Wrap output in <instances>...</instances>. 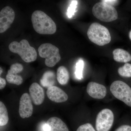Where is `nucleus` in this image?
Listing matches in <instances>:
<instances>
[{
	"mask_svg": "<svg viewBox=\"0 0 131 131\" xmlns=\"http://www.w3.org/2000/svg\"><path fill=\"white\" fill-rule=\"evenodd\" d=\"M40 82L42 86L44 87L49 88L54 86L55 82L54 73L51 71L46 72L43 75Z\"/></svg>",
	"mask_w": 131,
	"mask_h": 131,
	"instance_id": "obj_16",
	"label": "nucleus"
},
{
	"mask_svg": "<svg viewBox=\"0 0 131 131\" xmlns=\"http://www.w3.org/2000/svg\"><path fill=\"white\" fill-rule=\"evenodd\" d=\"M31 100L34 104L39 105L43 103L45 99V93L43 89L37 83H33L29 89Z\"/></svg>",
	"mask_w": 131,
	"mask_h": 131,
	"instance_id": "obj_12",
	"label": "nucleus"
},
{
	"mask_svg": "<svg viewBox=\"0 0 131 131\" xmlns=\"http://www.w3.org/2000/svg\"><path fill=\"white\" fill-rule=\"evenodd\" d=\"M6 84V80L2 78H0V89L2 90L5 88Z\"/></svg>",
	"mask_w": 131,
	"mask_h": 131,
	"instance_id": "obj_27",
	"label": "nucleus"
},
{
	"mask_svg": "<svg viewBox=\"0 0 131 131\" xmlns=\"http://www.w3.org/2000/svg\"><path fill=\"white\" fill-rule=\"evenodd\" d=\"M102 1L113 7L114 6H116L119 2V1L116 0H103Z\"/></svg>",
	"mask_w": 131,
	"mask_h": 131,
	"instance_id": "obj_25",
	"label": "nucleus"
},
{
	"mask_svg": "<svg viewBox=\"0 0 131 131\" xmlns=\"http://www.w3.org/2000/svg\"><path fill=\"white\" fill-rule=\"evenodd\" d=\"M47 123L51 131H69L65 123L58 117H51L47 120Z\"/></svg>",
	"mask_w": 131,
	"mask_h": 131,
	"instance_id": "obj_13",
	"label": "nucleus"
},
{
	"mask_svg": "<svg viewBox=\"0 0 131 131\" xmlns=\"http://www.w3.org/2000/svg\"><path fill=\"white\" fill-rule=\"evenodd\" d=\"M57 80L61 85L67 84L69 80V74L67 68L63 66L59 67L57 70Z\"/></svg>",
	"mask_w": 131,
	"mask_h": 131,
	"instance_id": "obj_15",
	"label": "nucleus"
},
{
	"mask_svg": "<svg viewBox=\"0 0 131 131\" xmlns=\"http://www.w3.org/2000/svg\"><path fill=\"white\" fill-rule=\"evenodd\" d=\"M6 78L8 82L16 85H20L23 82L22 77L21 76L18 74H14L7 73Z\"/></svg>",
	"mask_w": 131,
	"mask_h": 131,
	"instance_id": "obj_18",
	"label": "nucleus"
},
{
	"mask_svg": "<svg viewBox=\"0 0 131 131\" xmlns=\"http://www.w3.org/2000/svg\"><path fill=\"white\" fill-rule=\"evenodd\" d=\"M31 21L34 30L39 34L51 35L56 31V25L54 21L42 11L36 10L34 12Z\"/></svg>",
	"mask_w": 131,
	"mask_h": 131,
	"instance_id": "obj_1",
	"label": "nucleus"
},
{
	"mask_svg": "<svg viewBox=\"0 0 131 131\" xmlns=\"http://www.w3.org/2000/svg\"><path fill=\"white\" fill-rule=\"evenodd\" d=\"M129 38H130V39L131 40V31H130V33H129Z\"/></svg>",
	"mask_w": 131,
	"mask_h": 131,
	"instance_id": "obj_29",
	"label": "nucleus"
},
{
	"mask_svg": "<svg viewBox=\"0 0 131 131\" xmlns=\"http://www.w3.org/2000/svg\"><path fill=\"white\" fill-rule=\"evenodd\" d=\"M9 120L7 109L2 102H0V126H4L7 124Z\"/></svg>",
	"mask_w": 131,
	"mask_h": 131,
	"instance_id": "obj_17",
	"label": "nucleus"
},
{
	"mask_svg": "<svg viewBox=\"0 0 131 131\" xmlns=\"http://www.w3.org/2000/svg\"><path fill=\"white\" fill-rule=\"evenodd\" d=\"M118 73L120 75L124 77H131V64L126 63L123 66L118 69Z\"/></svg>",
	"mask_w": 131,
	"mask_h": 131,
	"instance_id": "obj_19",
	"label": "nucleus"
},
{
	"mask_svg": "<svg viewBox=\"0 0 131 131\" xmlns=\"http://www.w3.org/2000/svg\"><path fill=\"white\" fill-rule=\"evenodd\" d=\"M86 91L90 96L94 99L101 100L105 97L107 89L102 84L94 82H90L87 85Z\"/></svg>",
	"mask_w": 131,
	"mask_h": 131,
	"instance_id": "obj_10",
	"label": "nucleus"
},
{
	"mask_svg": "<svg viewBox=\"0 0 131 131\" xmlns=\"http://www.w3.org/2000/svg\"><path fill=\"white\" fill-rule=\"evenodd\" d=\"M24 68L21 64L15 63L12 64L10 66V69L8 70V73L17 74L21 72L23 70Z\"/></svg>",
	"mask_w": 131,
	"mask_h": 131,
	"instance_id": "obj_21",
	"label": "nucleus"
},
{
	"mask_svg": "<svg viewBox=\"0 0 131 131\" xmlns=\"http://www.w3.org/2000/svg\"><path fill=\"white\" fill-rule=\"evenodd\" d=\"M89 40L100 46L109 43L111 37L108 29L98 23H93L89 27L87 32Z\"/></svg>",
	"mask_w": 131,
	"mask_h": 131,
	"instance_id": "obj_2",
	"label": "nucleus"
},
{
	"mask_svg": "<svg viewBox=\"0 0 131 131\" xmlns=\"http://www.w3.org/2000/svg\"><path fill=\"white\" fill-rule=\"evenodd\" d=\"M33 107L30 96L27 93L21 95L19 101V113L22 118L30 117L32 114Z\"/></svg>",
	"mask_w": 131,
	"mask_h": 131,
	"instance_id": "obj_9",
	"label": "nucleus"
},
{
	"mask_svg": "<svg viewBox=\"0 0 131 131\" xmlns=\"http://www.w3.org/2000/svg\"><path fill=\"white\" fill-rule=\"evenodd\" d=\"M46 94L50 100L56 103H63L66 101L68 99L67 94L60 88L56 86L48 88Z\"/></svg>",
	"mask_w": 131,
	"mask_h": 131,
	"instance_id": "obj_11",
	"label": "nucleus"
},
{
	"mask_svg": "<svg viewBox=\"0 0 131 131\" xmlns=\"http://www.w3.org/2000/svg\"><path fill=\"white\" fill-rule=\"evenodd\" d=\"M114 121L112 111L108 108L101 110L96 117L95 128L96 131H110Z\"/></svg>",
	"mask_w": 131,
	"mask_h": 131,
	"instance_id": "obj_7",
	"label": "nucleus"
},
{
	"mask_svg": "<svg viewBox=\"0 0 131 131\" xmlns=\"http://www.w3.org/2000/svg\"><path fill=\"white\" fill-rule=\"evenodd\" d=\"M76 131H96V129L91 124L86 123L81 125L78 128Z\"/></svg>",
	"mask_w": 131,
	"mask_h": 131,
	"instance_id": "obj_23",
	"label": "nucleus"
},
{
	"mask_svg": "<svg viewBox=\"0 0 131 131\" xmlns=\"http://www.w3.org/2000/svg\"><path fill=\"white\" fill-rule=\"evenodd\" d=\"M110 90L115 98L131 107V88L128 84L121 81L113 82Z\"/></svg>",
	"mask_w": 131,
	"mask_h": 131,
	"instance_id": "obj_6",
	"label": "nucleus"
},
{
	"mask_svg": "<svg viewBox=\"0 0 131 131\" xmlns=\"http://www.w3.org/2000/svg\"><path fill=\"white\" fill-rule=\"evenodd\" d=\"M84 66V62L82 59H79L76 64V70L75 74L78 80H82L83 78V71Z\"/></svg>",
	"mask_w": 131,
	"mask_h": 131,
	"instance_id": "obj_20",
	"label": "nucleus"
},
{
	"mask_svg": "<svg viewBox=\"0 0 131 131\" xmlns=\"http://www.w3.org/2000/svg\"><path fill=\"white\" fill-rule=\"evenodd\" d=\"M114 61L118 62L127 63L131 61V56L128 52L124 49H116L113 52Z\"/></svg>",
	"mask_w": 131,
	"mask_h": 131,
	"instance_id": "obj_14",
	"label": "nucleus"
},
{
	"mask_svg": "<svg viewBox=\"0 0 131 131\" xmlns=\"http://www.w3.org/2000/svg\"><path fill=\"white\" fill-rule=\"evenodd\" d=\"M38 50L39 56L45 58V64L48 67H53L61 60L59 49L51 44H43L39 47Z\"/></svg>",
	"mask_w": 131,
	"mask_h": 131,
	"instance_id": "obj_5",
	"label": "nucleus"
},
{
	"mask_svg": "<svg viewBox=\"0 0 131 131\" xmlns=\"http://www.w3.org/2000/svg\"><path fill=\"white\" fill-rule=\"evenodd\" d=\"M77 5L78 1H71L70 5L67 10V15L68 18H71L74 15L75 12H76V9L77 7Z\"/></svg>",
	"mask_w": 131,
	"mask_h": 131,
	"instance_id": "obj_22",
	"label": "nucleus"
},
{
	"mask_svg": "<svg viewBox=\"0 0 131 131\" xmlns=\"http://www.w3.org/2000/svg\"><path fill=\"white\" fill-rule=\"evenodd\" d=\"M95 18L104 22H111L118 18L117 10L114 7L102 1L96 3L92 8Z\"/></svg>",
	"mask_w": 131,
	"mask_h": 131,
	"instance_id": "obj_4",
	"label": "nucleus"
},
{
	"mask_svg": "<svg viewBox=\"0 0 131 131\" xmlns=\"http://www.w3.org/2000/svg\"><path fill=\"white\" fill-rule=\"evenodd\" d=\"M41 129L42 131H51L50 127L47 123L42 124Z\"/></svg>",
	"mask_w": 131,
	"mask_h": 131,
	"instance_id": "obj_26",
	"label": "nucleus"
},
{
	"mask_svg": "<svg viewBox=\"0 0 131 131\" xmlns=\"http://www.w3.org/2000/svg\"><path fill=\"white\" fill-rule=\"evenodd\" d=\"M0 70H1V72H0V75H1L2 73L3 72V70L2 68H0Z\"/></svg>",
	"mask_w": 131,
	"mask_h": 131,
	"instance_id": "obj_28",
	"label": "nucleus"
},
{
	"mask_svg": "<svg viewBox=\"0 0 131 131\" xmlns=\"http://www.w3.org/2000/svg\"><path fill=\"white\" fill-rule=\"evenodd\" d=\"M9 50L18 54L22 60L27 63L34 62L37 58V52L34 47L29 44L26 39H23L19 42L14 41L9 46Z\"/></svg>",
	"mask_w": 131,
	"mask_h": 131,
	"instance_id": "obj_3",
	"label": "nucleus"
},
{
	"mask_svg": "<svg viewBox=\"0 0 131 131\" xmlns=\"http://www.w3.org/2000/svg\"><path fill=\"white\" fill-rule=\"evenodd\" d=\"M15 18V13L9 6L3 8L0 12V33L5 32L10 27Z\"/></svg>",
	"mask_w": 131,
	"mask_h": 131,
	"instance_id": "obj_8",
	"label": "nucleus"
},
{
	"mask_svg": "<svg viewBox=\"0 0 131 131\" xmlns=\"http://www.w3.org/2000/svg\"><path fill=\"white\" fill-rule=\"evenodd\" d=\"M114 131H131V126L129 125H122L117 127Z\"/></svg>",
	"mask_w": 131,
	"mask_h": 131,
	"instance_id": "obj_24",
	"label": "nucleus"
}]
</instances>
